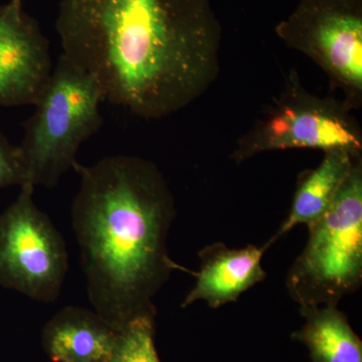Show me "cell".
I'll list each match as a JSON object with an SVG mask.
<instances>
[{
  "mask_svg": "<svg viewBox=\"0 0 362 362\" xmlns=\"http://www.w3.org/2000/svg\"><path fill=\"white\" fill-rule=\"evenodd\" d=\"M296 148L362 154V129L341 99L312 94L293 70L275 102L238 140L230 159L240 164L266 152Z\"/></svg>",
  "mask_w": 362,
  "mask_h": 362,
  "instance_id": "cell-5",
  "label": "cell"
},
{
  "mask_svg": "<svg viewBox=\"0 0 362 362\" xmlns=\"http://www.w3.org/2000/svg\"><path fill=\"white\" fill-rule=\"evenodd\" d=\"M266 250L252 245L228 249L221 243L202 249L199 254L201 270L194 274L197 282L181 303V308L204 301L216 309L237 301L243 293L266 278L262 267Z\"/></svg>",
  "mask_w": 362,
  "mask_h": 362,
  "instance_id": "cell-9",
  "label": "cell"
},
{
  "mask_svg": "<svg viewBox=\"0 0 362 362\" xmlns=\"http://www.w3.org/2000/svg\"><path fill=\"white\" fill-rule=\"evenodd\" d=\"M54 69L49 42L23 4H0V106L35 105Z\"/></svg>",
  "mask_w": 362,
  "mask_h": 362,
  "instance_id": "cell-8",
  "label": "cell"
},
{
  "mask_svg": "<svg viewBox=\"0 0 362 362\" xmlns=\"http://www.w3.org/2000/svg\"><path fill=\"white\" fill-rule=\"evenodd\" d=\"M63 54L105 102L158 120L204 96L221 71L223 30L211 0H62Z\"/></svg>",
  "mask_w": 362,
  "mask_h": 362,
  "instance_id": "cell-1",
  "label": "cell"
},
{
  "mask_svg": "<svg viewBox=\"0 0 362 362\" xmlns=\"http://www.w3.org/2000/svg\"><path fill=\"white\" fill-rule=\"evenodd\" d=\"M118 334L96 312L69 306L45 324L42 346L54 362H105Z\"/></svg>",
  "mask_w": 362,
  "mask_h": 362,
  "instance_id": "cell-10",
  "label": "cell"
},
{
  "mask_svg": "<svg viewBox=\"0 0 362 362\" xmlns=\"http://www.w3.org/2000/svg\"><path fill=\"white\" fill-rule=\"evenodd\" d=\"M28 183V176L20 146L9 142L0 133V188Z\"/></svg>",
  "mask_w": 362,
  "mask_h": 362,
  "instance_id": "cell-14",
  "label": "cell"
},
{
  "mask_svg": "<svg viewBox=\"0 0 362 362\" xmlns=\"http://www.w3.org/2000/svg\"><path fill=\"white\" fill-rule=\"evenodd\" d=\"M308 230L306 246L288 273V292L300 308L337 307L362 281V157Z\"/></svg>",
  "mask_w": 362,
  "mask_h": 362,
  "instance_id": "cell-4",
  "label": "cell"
},
{
  "mask_svg": "<svg viewBox=\"0 0 362 362\" xmlns=\"http://www.w3.org/2000/svg\"><path fill=\"white\" fill-rule=\"evenodd\" d=\"M275 33L323 71L350 110L361 108L362 0H300Z\"/></svg>",
  "mask_w": 362,
  "mask_h": 362,
  "instance_id": "cell-6",
  "label": "cell"
},
{
  "mask_svg": "<svg viewBox=\"0 0 362 362\" xmlns=\"http://www.w3.org/2000/svg\"><path fill=\"white\" fill-rule=\"evenodd\" d=\"M35 187L21 185L0 214V286L42 302L58 300L69 270L63 235L33 201Z\"/></svg>",
  "mask_w": 362,
  "mask_h": 362,
  "instance_id": "cell-7",
  "label": "cell"
},
{
  "mask_svg": "<svg viewBox=\"0 0 362 362\" xmlns=\"http://www.w3.org/2000/svg\"><path fill=\"white\" fill-rule=\"evenodd\" d=\"M80 188L71 223L81 252L90 303L121 332L141 317L156 318L154 298L173 271H188L169 256L175 201L154 162L107 156L76 162Z\"/></svg>",
  "mask_w": 362,
  "mask_h": 362,
  "instance_id": "cell-2",
  "label": "cell"
},
{
  "mask_svg": "<svg viewBox=\"0 0 362 362\" xmlns=\"http://www.w3.org/2000/svg\"><path fill=\"white\" fill-rule=\"evenodd\" d=\"M154 320L141 317L119 332L115 347L105 362H161L154 343Z\"/></svg>",
  "mask_w": 362,
  "mask_h": 362,
  "instance_id": "cell-13",
  "label": "cell"
},
{
  "mask_svg": "<svg viewBox=\"0 0 362 362\" xmlns=\"http://www.w3.org/2000/svg\"><path fill=\"white\" fill-rule=\"evenodd\" d=\"M359 157L362 154L344 149L324 152L320 164L300 177L289 214L278 232L267 243L266 249L295 226H309L318 221L330 206Z\"/></svg>",
  "mask_w": 362,
  "mask_h": 362,
  "instance_id": "cell-11",
  "label": "cell"
},
{
  "mask_svg": "<svg viewBox=\"0 0 362 362\" xmlns=\"http://www.w3.org/2000/svg\"><path fill=\"white\" fill-rule=\"evenodd\" d=\"M103 93L95 78L59 56L35 112L23 122L20 146L28 183L52 188L77 162L83 143L101 129Z\"/></svg>",
  "mask_w": 362,
  "mask_h": 362,
  "instance_id": "cell-3",
  "label": "cell"
},
{
  "mask_svg": "<svg viewBox=\"0 0 362 362\" xmlns=\"http://www.w3.org/2000/svg\"><path fill=\"white\" fill-rule=\"evenodd\" d=\"M304 325L293 333L303 343L312 362H362V342L335 306L301 307Z\"/></svg>",
  "mask_w": 362,
  "mask_h": 362,
  "instance_id": "cell-12",
  "label": "cell"
},
{
  "mask_svg": "<svg viewBox=\"0 0 362 362\" xmlns=\"http://www.w3.org/2000/svg\"><path fill=\"white\" fill-rule=\"evenodd\" d=\"M13 1L18 2V4H23V0H13Z\"/></svg>",
  "mask_w": 362,
  "mask_h": 362,
  "instance_id": "cell-15",
  "label": "cell"
}]
</instances>
